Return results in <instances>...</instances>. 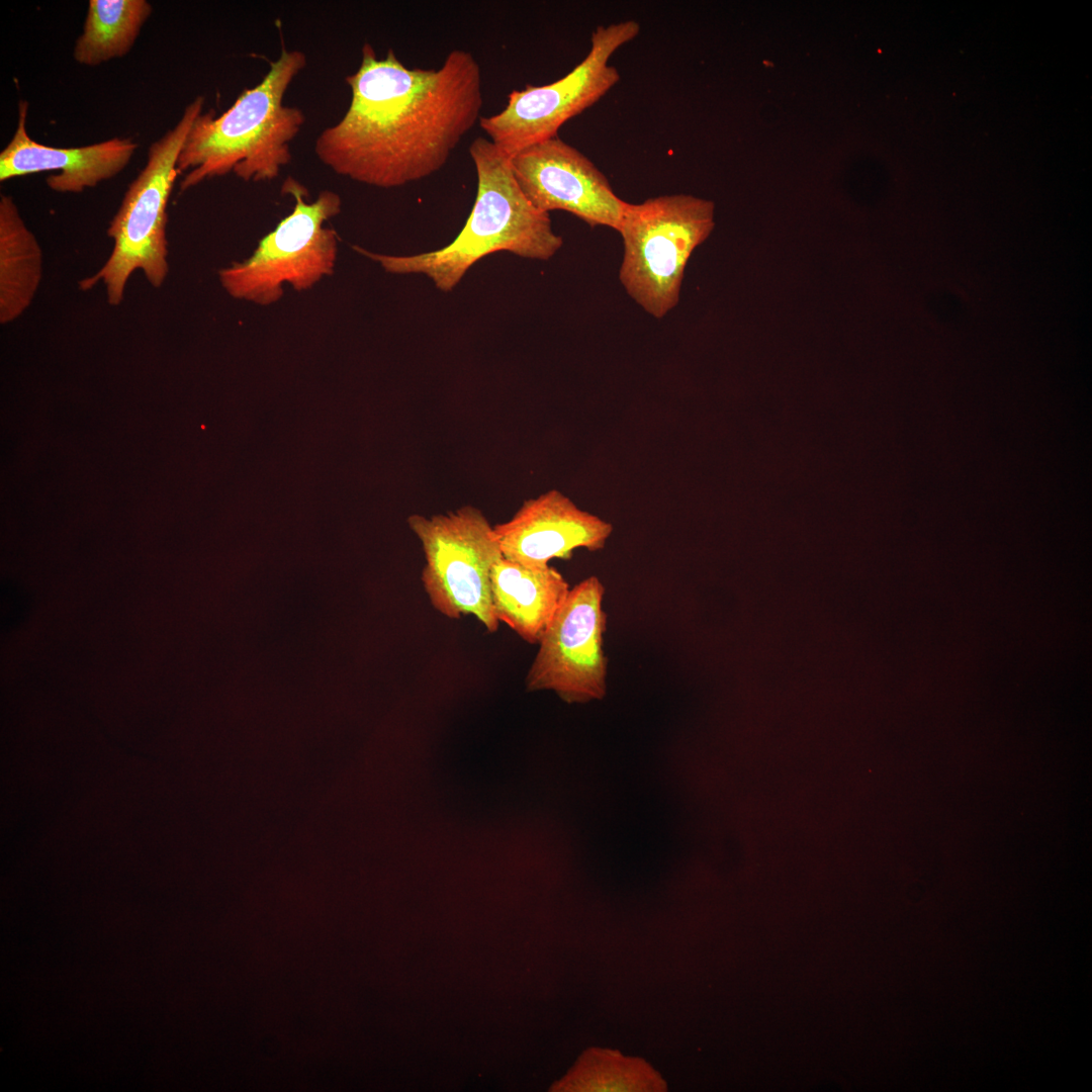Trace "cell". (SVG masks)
Instances as JSON below:
<instances>
[{"instance_id":"cell-1","label":"cell","mask_w":1092,"mask_h":1092,"mask_svg":"<svg viewBox=\"0 0 1092 1092\" xmlns=\"http://www.w3.org/2000/svg\"><path fill=\"white\" fill-rule=\"evenodd\" d=\"M344 116L317 136L318 160L340 176L379 188L400 187L443 168L480 118V68L454 50L438 69L407 68L392 50L378 59L362 47Z\"/></svg>"},{"instance_id":"cell-2","label":"cell","mask_w":1092,"mask_h":1092,"mask_svg":"<svg viewBox=\"0 0 1092 1092\" xmlns=\"http://www.w3.org/2000/svg\"><path fill=\"white\" fill-rule=\"evenodd\" d=\"M477 176L471 212L458 236L444 248L408 256L382 255L354 246L391 274H422L441 291H451L480 259L509 252L532 260L552 258L563 244L549 213L536 208L519 186L510 158L489 140L469 147Z\"/></svg>"},{"instance_id":"cell-3","label":"cell","mask_w":1092,"mask_h":1092,"mask_svg":"<svg viewBox=\"0 0 1092 1092\" xmlns=\"http://www.w3.org/2000/svg\"><path fill=\"white\" fill-rule=\"evenodd\" d=\"M305 65L304 53L283 48L262 81L243 91L228 110L196 117L177 162L178 173L190 170L180 183L182 191L231 172L246 182L279 175L291 161L290 143L305 121L303 112L284 105L283 98Z\"/></svg>"},{"instance_id":"cell-4","label":"cell","mask_w":1092,"mask_h":1092,"mask_svg":"<svg viewBox=\"0 0 1092 1092\" xmlns=\"http://www.w3.org/2000/svg\"><path fill=\"white\" fill-rule=\"evenodd\" d=\"M203 103L202 96L196 97L177 124L150 146L146 166L128 186L107 229L113 240L110 256L95 275L80 282V287L87 290L101 281L110 305L120 304L127 281L136 270H142L155 288L166 280L168 200L179 174L181 149L194 120L202 113Z\"/></svg>"},{"instance_id":"cell-5","label":"cell","mask_w":1092,"mask_h":1092,"mask_svg":"<svg viewBox=\"0 0 1092 1092\" xmlns=\"http://www.w3.org/2000/svg\"><path fill=\"white\" fill-rule=\"evenodd\" d=\"M715 205L689 194L627 202L617 232L623 241L619 279L646 312L661 318L679 301L694 250L712 233Z\"/></svg>"},{"instance_id":"cell-6","label":"cell","mask_w":1092,"mask_h":1092,"mask_svg":"<svg viewBox=\"0 0 1092 1092\" xmlns=\"http://www.w3.org/2000/svg\"><path fill=\"white\" fill-rule=\"evenodd\" d=\"M282 191L295 201L291 213L261 239L248 259L218 272L222 288L233 298L270 305L281 299L286 284L296 291L308 290L334 272L339 240L324 224L340 213V196L323 190L307 202L306 189L290 177Z\"/></svg>"},{"instance_id":"cell-7","label":"cell","mask_w":1092,"mask_h":1092,"mask_svg":"<svg viewBox=\"0 0 1092 1092\" xmlns=\"http://www.w3.org/2000/svg\"><path fill=\"white\" fill-rule=\"evenodd\" d=\"M640 32L633 19L599 25L590 36L584 59L568 74L550 84H528L508 96L506 107L480 116L479 126L508 158L523 149L557 136L560 127L604 97L620 80L609 64L611 57Z\"/></svg>"},{"instance_id":"cell-8","label":"cell","mask_w":1092,"mask_h":1092,"mask_svg":"<svg viewBox=\"0 0 1092 1092\" xmlns=\"http://www.w3.org/2000/svg\"><path fill=\"white\" fill-rule=\"evenodd\" d=\"M407 523L423 547L421 579L433 608L449 619L472 615L496 632L490 572L503 555L482 512L464 506L432 517L412 515Z\"/></svg>"},{"instance_id":"cell-9","label":"cell","mask_w":1092,"mask_h":1092,"mask_svg":"<svg viewBox=\"0 0 1092 1092\" xmlns=\"http://www.w3.org/2000/svg\"><path fill=\"white\" fill-rule=\"evenodd\" d=\"M605 586L590 575L569 589L543 634L526 675L528 692L554 691L564 702L587 703L607 694Z\"/></svg>"},{"instance_id":"cell-10","label":"cell","mask_w":1092,"mask_h":1092,"mask_svg":"<svg viewBox=\"0 0 1092 1092\" xmlns=\"http://www.w3.org/2000/svg\"><path fill=\"white\" fill-rule=\"evenodd\" d=\"M514 176L539 210L567 211L590 226L618 230L627 201L580 151L558 135L510 158Z\"/></svg>"},{"instance_id":"cell-11","label":"cell","mask_w":1092,"mask_h":1092,"mask_svg":"<svg viewBox=\"0 0 1092 1092\" xmlns=\"http://www.w3.org/2000/svg\"><path fill=\"white\" fill-rule=\"evenodd\" d=\"M614 527L557 489L525 500L508 521L493 526L503 557L531 568L570 559L574 550L605 548Z\"/></svg>"},{"instance_id":"cell-12","label":"cell","mask_w":1092,"mask_h":1092,"mask_svg":"<svg viewBox=\"0 0 1092 1092\" xmlns=\"http://www.w3.org/2000/svg\"><path fill=\"white\" fill-rule=\"evenodd\" d=\"M27 112L28 102L19 101L16 130L0 153L2 182L54 170L59 172L46 179L50 189L61 193H79L120 173L138 148L132 140L119 138L78 148L41 145L27 133Z\"/></svg>"},{"instance_id":"cell-13","label":"cell","mask_w":1092,"mask_h":1092,"mask_svg":"<svg viewBox=\"0 0 1092 1092\" xmlns=\"http://www.w3.org/2000/svg\"><path fill=\"white\" fill-rule=\"evenodd\" d=\"M570 587L550 565L531 568L500 557L490 572V597L496 619L524 641L538 644Z\"/></svg>"},{"instance_id":"cell-14","label":"cell","mask_w":1092,"mask_h":1092,"mask_svg":"<svg viewBox=\"0 0 1092 1092\" xmlns=\"http://www.w3.org/2000/svg\"><path fill=\"white\" fill-rule=\"evenodd\" d=\"M42 276V252L11 196L0 198V323L18 318L30 305Z\"/></svg>"},{"instance_id":"cell-15","label":"cell","mask_w":1092,"mask_h":1092,"mask_svg":"<svg viewBox=\"0 0 1092 1092\" xmlns=\"http://www.w3.org/2000/svg\"><path fill=\"white\" fill-rule=\"evenodd\" d=\"M146 0H90L73 56L78 64L98 66L125 56L152 14Z\"/></svg>"},{"instance_id":"cell-16","label":"cell","mask_w":1092,"mask_h":1092,"mask_svg":"<svg viewBox=\"0 0 1092 1092\" xmlns=\"http://www.w3.org/2000/svg\"><path fill=\"white\" fill-rule=\"evenodd\" d=\"M556 1089L582 1092H659L666 1090V1084L659 1073L640 1058L626 1057L613 1050L593 1048L581 1055Z\"/></svg>"}]
</instances>
